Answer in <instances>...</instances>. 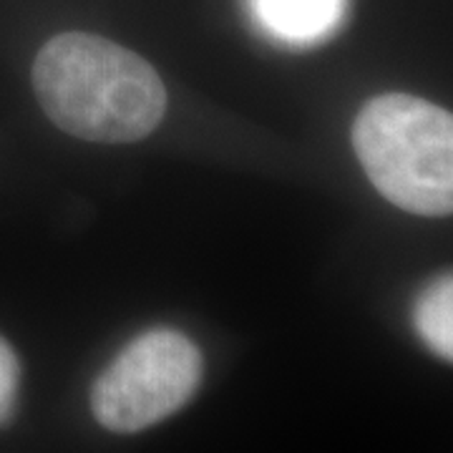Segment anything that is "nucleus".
I'll list each match as a JSON object with an SVG mask.
<instances>
[{
	"instance_id": "obj_1",
	"label": "nucleus",
	"mask_w": 453,
	"mask_h": 453,
	"mask_svg": "<svg viewBox=\"0 0 453 453\" xmlns=\"http://www.w3.org/2000/svg\"><path fill=\"white\" fill-rule=\"evenodd\" d=\"M33 88L50 121L83 142H139L166 111L159 73L134 50L91 33L50 38L33 64Z\"/></svg>"
},
{
	"instance_id": "obj_2",
	"label": "nucleus",
	"mask_w": 453,
	"mask_h": 453,
	"mask_svg": "<svg viewBox=\"0 0 453 453\" xmlns=\"http://www.w3.org/2000/svg\"><path fill=\"white\" fill-rule=\"evenodd\" d=\"M353 149L390 204L421 217L453 211V119L446 109L408 94L371 98L353 124Z\"/></svg>"
},
{
	"instance_id": "obj_3",
	"label": "nucleus",
	"mask_w": 453,
	"mask_h": 453,
	"mask_svg": "<svg viewBox=\"0 0 453 453\" xmlns=\"http://www.w3.org/2000/svg\"><path fill=\"white\" fill-rule=\"evenodd\" d=\"M202 353L177 330H149L116 356L91 390L96 421L113 434H139L174 416L202 383Z\"/></svg>"
},
{
	"instance_id": "obj_4",
	"label": "nucleus",
	"mask_w": 453,
	"mask_h": 453,
	"mask_svg": "<svg viewBox=\"0 0 453 453\" xmlns=\"http://www.w3.org/2000/svg\"><path fill=\"white\" fill-rule=\"evenodd\" d=\"M255 5L259 20L292 43L323 38L342 13V0H255Z\"/></svg>"
},
{
	"instance_id": "obj_5",
	"label": "nucleus",
	"mask_w": 453,
	"mask_h": 453,
	"mask_svg": "<svg viewBox=\"0 0 453 453\" xmlns=\"http://www.w3.org/2000/svg\"><path fill=\"white\" fill-rule=\"evenodd\" d=\"M416 327L423 342L443 360H453V280H436L416 303Z\"/></svg>"
},
{
	"instance_id": "obj_6",
	"label": "nucleus",
	"mask_w": 453,
	"mask_h": 453,
	"mask_svg": "<svg viewBox=\"0 0 453 453\" xmlns=\"http://www.w3.org/2000/svg\"><path fill=\"white\" fill-rule=\"evenodd\" d=\"M20 386V365L13 348L0 338V426L13 418Z\"/></svg>"
}]
</instances>
